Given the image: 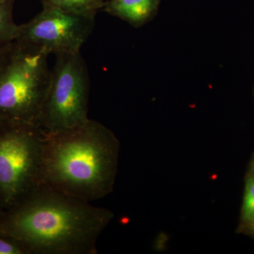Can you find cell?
I'll list each match as a JSON object with an SVG mask.
<instances>
[{
	"mask_svg": "<svg viewBox=\"0 0 254 254\" xmlns=\"http://www.w3.org/2000/svg\"><path fill=\"white\" fill-rule=\"evenodd\" d=\"M113 214L108 209L41 185L0 215V236L28 254H96Z\"/></svg>",
	"mask_w": 254,
	"mask_h": 254,
	"instance_id": "1",
	"label": "cell"
},
{
	"mask_svg": "<svg viewBox=\"0 0 254 254\" xmlns=\"http://www.w3.org/2000/svg\"><path fill=\"white\" fill-rule=\"evenodd\" d=\"M120 144L113 131L89 120L64 131H45L41 185L88 202L113 190Z\"/></svg>",
	"mask_w": 254,
	"mask_h": 254,
	"instance_id": "2",
	"label": "cell"
},
{
	"mask_svg": "<svg viewBox=\"0 0 254 254\" xmlns=\"http://www.w3.org/2000/svg\"><path fill=\"white\" fill-rule=\"evenodd\" d=\"M44 50L15 41L0 48V121L38 125L52 70Z\"/></svg>",
	"mask_w": 254,
	"mask_h": 254,
	"instance_id": "3",
	"label": "cell"
},
{
	"mask_svg": "<svg viewBox=\"0 0 254 254\" xmlns=\"http://www.w3.org/2000/svg\"><path fill=\"white\" fill-rule=\"evenodd\" d=\"M44 135L38 125L0 121V204L4 210L41 185Z\"/></svg>",
	"mask_w": 254,
	"mask_h": 254,
	"instance_id": "4",
	"label": "cell"
},
{
	"mask_svg": "<svg viewBox=\"0 0 254 254\" xmlns=\"http://www.w3.org/2000/svg\"><path fill=\"white\" fill-rule=\"evenodd\" d=\"M56 56L38 123L45 131L49 133L74 128L90 119L89 74L81 53Z\"/></svg>",
	"mask_w": 254,
	"mask_h": 254,
	"instance_id": "5",
	"label": "cell"
},
{
	"mask_svg": "<svg viewBox=\"0 0 254 254\" xmlns=\"http://www.w3.org/2000/svg\"><path fill=\"white\" fill-rule=\"evenodd\" d=\"M94 17L43 8L31 21L19 25L16 41L44 50L48 55L80 53L95 26Z\"/></svg>",
	"mask_w": 254,
	"mask_h": 254,
	"instance_id": "6",
	"label": "cell"
},
{
	"mask_svg": "<svg viewBox=\"0 0 254 254\" xmlns=\"http://www.w3.org/2000/svg\"><path fill=\"white\" fill-rule=\"evenodd\" d=\"M161 0H109L105 1V12L140 28L151 21L158 14Z\"/></svg>",
	"mask_w": 254,
	"mask_h": 254,
	"instance_id": "7",
	"label": "cell"
},
{
	"mask_svg": "<svg viewBox=\"0 0 254 254\" xmlns=\"http://www.w3.org/2000/svg\"><path fill=\"white\" fill-rule=\"evenodd\" d=\"M43 8H55L81 15L94 17L104 6V0H41Z\"/></svg>",
	"mask_w": 254,
	"mask_h": 254,
	"instance_id": "8",
	"label": "cell"
},
{
	"mask_svg": "<svg viewBox=\"0 0 254 254\" xmlns=\"http://www.w3.org/2000/svg\"><path fill=\"white\" fill-rule=\"evenodd\" d=\"M14 1L6 0L0 4V48L16 41L19 34V25L13 16Z\"/></svg>",
	"mask_w": 254,
	"mask_h": 254,
	"instance_id": "9",
	"label": "cell"
},
{
	"mask_svg": "<svg viewBox=\"0 0 254 254\" xmlns=\"http://www.w3.org/2000/svg\"><path fill=\"white\" fill-rule=\"evenodd\" d=\"M242 215L247 223L254 220V175L249 177L246 182Z\"/></svg>",
	"mask_w": 254,
	"mask_h": 254,
	"instance_id": "10",
	"label": "cell"
},
{
	"mask_svg": "<svg viewBox=\"0 0 254 254\" xmlns=\"http://www.w3.org/2000/svg\"><path fill=\"white\" fill-rule=\"evenodd\" d=\"M0 254H28L24 247L18 242L0 236Z\"/></svg>",
	"mask_w": 254,
	"mask_h": 254,
	"instance_id": "11",
	"label": "cell"
},
{
	"mask_svg": "<svg viewBox=\"0 0 254 254\" xmlns=\"http://www.w3.org/2000/svg\"><path fill=\"white\" fill-rule=\"evenodd\" d=\"M250 228L251 230V231L252 232V233L254 235V220H252V222H250Z\"/></svg>",
	"mask_w": 254,
	"mask_h": 254,
	"instance_id": "12",
	"label": "cell"
},
{
	"mask_svg": "<svg viewBox=\"0 0 254 254\" xmlns=\"http://www.w3.org/2000/svg\"><path fill=\"white\" fill-rule=\"evenodd\" d=\"M3 210H4V209H3L2 207H1V204H0V215H1V213H2Z\"/></svg>",
	"mask_w": 254,
	"mask_h": 254,
	"instance_id": "13",
	"label": "cell"
},
{
	"mask_svg": "<svg viewBox=\"0 0 254 254\" xmlns=\"http://www.w3.org/2000/svg\"><path fill=\"white\" fill-rule=\"evenodd\" d=\"M4 1H6V0H0V4H1V3L4 2Z\"/></svg>",
	"mask_w": 254,
	"mask_h": 254,
	"instance_id": "14",
	"label": "cell"
}]
</instances>
